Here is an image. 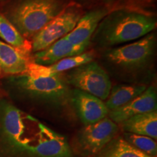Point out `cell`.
Listing matches in <instances>:
<instances>
[{"label":"cell","instance_id":"7c38bea8","mask_svg":"<svg viewBox=\"0 0 157 157\" xmlns=\"http://www.w3.org/2000/svg\"><path fill=\"white\" fill-rule=\"evenodd\" d=\"M157 107V93L155 86L147 87L143 92L119 109L111 111L110 119L115 123H121L129 118L141 113L156 111Z\"/></svg>","mask_w":157,"mask_h":157},{"label":"cell","instance_id":"52a82bcc","mask_svg":"<svg viewBox=\"0 0 157 157\" xmlns=\"http://www.w3.org/2000/svg\"><path fill=\"white\" fill-rule=\"evenodd\" d=\"M39 121L10 103L2 105V124L5 134L15 146L25 151L38 130Z\"/></svg>","mask_w":157,"mask_h":157},{"label":"cell","instance_id":"6da1fadb","mask_svg":"<svg viewBox=\"0 0 157 157\" xmlns=\"http://www.w3.org/2000/svg\"><path fill=\"white\" fill-rule=\"evenodd\" d=\"M156 25V17L151 13L127 7L112 10L98 24L90 43L104 50L121 46L154 31Z\"/></svg>","mask_w":157,"mask_h":157},{"label":"cell","instance_id":"603a6c76","mask_svg":"<svg viewBox=\"0 0 157 157\" xmlns=\"http://www.w3.org/2000/svg\"><path fill=\"white\" fill-rule=\"evenodd\" d=\"M76 1H77L78 2H80L82 4H85V3L89 2L90 0H76Z\"/></svg>","mask_w":157,"mask_h":157},{"label":"cell","instance_id":"5bb4252c","mask_svg":"<svg viewBox=\"0 0 157 157\" xmlns=\"http://www.w3.org/2000/svg\"><path fill=\"white\" fill-rule=\"evenodd\" d=\"M29 55L0 39V72L7 75H19L26 71Z\"/></svg>","mask_w":157,"mask_h":157},{"label":"cell","instance_id":"ac0fdd59","mask_svg":"<svg viewBox=\"0 0 157 157\" xmlns=\"http://www.w3.org/2000/svg\"><path fill=\"white\" fill-rule=\"evenodd\" d=\"M95 52L94 50L85 51L79 55L71 56L59 60L49 66H40L41 70L48 74H62L94 60Z\"/></svg>","mask_w":157,"mask_h":157},{"label":"cell","instance_id":"4fadbf2b","mask_svg":"<svg viewBox=\"0 0 157 157\" xmlns=\"http://www.w3.org/2000/svg\"><path fill=\"white\" fill-rule=\"evenodd\" d=\"M110 11L109 7L104 6L95 8L84 14L76 23L75 28L65 39L74 44L90 42V39L102 19Z\"/></svg>","mask_w":157,"mask_h":157},{"label":"cell","instance_id":"7402d4cb","mask_svg":"<svg viewBox=\"0 0 157 157\" xmlns=\"http://www.w3.org/2000/svg\"><path fill=\"white\" fill-rule=\"evenodd\" d=\"M101 1L102 2L105 4V5H106V7H109L113 5H114L115 3H117L118 1H119V0H101Z\"/></svg>","mask_w":157,"mask_h":157},{"label":"cell","instance_id":"9c48e42d","mask_svg":"<svg viewBox=\"0 0 157 157\" xmlns=\"http://www.w3.org/2000/svg\"><path fill=\"white\" fill-rule=\"evenodd\" d=\"M118 127L110 118L105 117L97 122L86 125L79 135L82 148L90 154H96L112 140Z\"/></svg>","mask_w":157,"mask_h":157},{"label":"cell","instance_id":"44dd1931","mask_svg":"<svg viewBox=\"0 0 157 157\" xmlns=\"http://www.w3.org/2000/svg\"><path fill=\"white\" fill-rule=\"evenodd\" d=\"M133 3L136 4V5H148L153 2L154 0H131Z\"/></svg>","mask_w":157,"mask_h":157},{"label":"cell","instance_id":"e0dca14e","mask_svg":"<svg viewBox=\"0 0 157 157\" xmlns=\"http://www.w3.org/2000/svg\"><path fill=\"white\" fill-rule=\"evenodd\" d=\"M0 39L25 54L31 52V42L25 39L17 29L0 13Z\"/></svg>","mask_w":157,"mask_h":157},{"label":"cell","instance_id":"8fae6325","mask_svg":"<svg viewBox=\"0 0 157 157\" xmlns=\"http://www.w3.org/2000/svg\"><path fill=\"white\" fill-rule=\"evenodd\" d=\"M90 46V42L74 44L63 37L44 50L34 52L33 63L43 66H51L63 58L81 54Z\"/></svg>","mask_w":157,"mask_h":157},{"label":"cell","instance_id":"277c9868","mask_svg":"<svg viewBox=\"0 0 157 157\" xmlns=\"http://www.w3.org/2000/svg\"><path fill=\"white\" fill-rule=\"evenodd\" d=\"M60 74H48L39 65L31 62L26 71L12 78L23 93L44 102L60 103L70 97L66 82Z\"/></svg>","mask_w":157,"mask_h":157},{"label":"cell","instance_id":"8992f818","mask_svg":"<svg viewBox=\"0 0 157 157\" xmlns=\"http://www.w3.org/2000/svg\"><path fill=\"white\" fill-rule=\"evenodd\" d=\"M66 82L74 89L91 94L102 101L111 91V81L106 71L95 60L68 71Z\"/></svg>","mask_w":157,"mask_h":157},{"label":"cell","instance_id":"30bf717a","mask_svg":"<svg viewBox=\"0 0 157 157\" xmlns=\"http://www.w3.org/2000/svg\"><path fill=\"white\" fill-rule=\"evenodd\" d=\"M70 98L80 119L85 125L101 120L109 113V109L102 100L82 90H71Z\"/></svg>","mask_w":157,"mask_h":157},{"label":"cell","instance_id":"2e32d148","mask_svg":"<svg viewBox=\"0 0 157 157\" xmlns=\"http://www.w3.org/2000/svg\"><path fill=\"white\" fill-rule=\"evenodd\" d=\"M147 88L146 84H118L111 87L105 105L109 110H116L128 103Z\"/></svg>","mask_w":157,"mask_h":157},{"label":"cell","instance_id":"7a4b0ae2","mask_svg":"<svg viewBox=\"0 0 157 157\" xmlns=\"http://www.w3.org/2000/svg\"><path fill=\"white\" fill-rule=\"evenodd\" d=\"M68 4V0H13L6 6L2 14L30 42Z\"/></svg>","mask_w":157,"mask_h":157},{"label":"cell","instance_id":"9a60e30c","mask_svg":"<svg viewBox=\"0 0 157 157\" xmlns=\"http://www.w3.org/2000/svg\"><path fill=\"white\" fill-rule=\"evenodd\" d=\"M125 132L132 134L145 135L156 140L157 138V111L141 113L129 118L121 122Z\"/></svg>","mask_w":157,"mask_h":157},{"label":"cell","instance_id":"ba28073f","mask_svg":"<svg viewBox=\"0 0 157 157\" xmlns=\"http://www.w3.org/2000/svg\"><path fill=\"white\" fill-rule=\"evenodd\" d=\"M26 151L37 157H72L66 139L42 123L34 143Z\"/></svg>","mask_w":157,"mask_h":157},{"label":"cell","instance_id":"3957f363","mask_svg":"<svg viewBox=\"0 0 157 157\" xmlns=\"http://www.w3.org/2000/svg\"><path fill=\"white\" fill-rule=\"evenodd\" d=\"M156 34L152 31L132 42L105 49L103 58L119 71L135 76L151 67L156 55Z\"/></svg>","mask_w":157,"mask_h":157},{"label":"cell","instance_id":"5b68a950","mask_svg":"<svg viewBox=\"0 0 157 157\" xmlns=\"http://www.w3.org/2000/svg\"><path fill=\"white\" fill-rule=\"evenodd\" d=\"M84 15L83 9L76 2H71L60 14L44 25L31 39V52L44 50L56 41L66 36L75 28Z\"/></svg>","mask_w":157,"mask_h":157},{"label":"cell","instance_id":"ffe728a7","mask_svg":"<svg viewBox=\"0 0 157 157\" xmlns=\"http://www.w3.org/2000/svg\"><path fill=\"white\" fill-rule=\"evenodd\" d=\"M124 139L135 148L144 152L152 157H156L157 154V145L156 140L145 135L125 132Z\"/></svg>","mask_w":157,"mask_h":157},{"label":"cell","instance_id":"d6986e66","mask_svg":"<svg viewBox=\"0 0 157 157\" xmlns=\"http://www.w3.org/2000/svg\"><path fill=\"white\" fill-rule=\"evenodd\" d=\"M99 157H152L135 148L123 137L111 140Z\"/></svg>","mask_w":157,"mask_h":157}]
</instances>
